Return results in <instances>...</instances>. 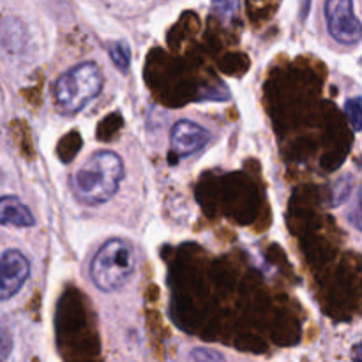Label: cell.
<instances>
[{
    "label": "cell",
    "instance_id": "1",
    "mask_svg": "<svg viewBox=\"0 0 362 362\" xmlns=\"http://www.w3.org/2000/svg\"><path fill=\"white\" fill-rule=\"evenodd\" d=\"M124 165L112 151L94 152L73 175V191L81 204L95 207L108 202L119 191Z\"/></svg>",
    "mask_w": 362,
    "mask_h": 362
},
{
    "label": "cell",
    "instance_id": "2",
    "mask_svg": "<svg viewBox=\"0 0 362 362\" xmlns=\"http://www.w3.org/2000/svg\"><path fill=\"white\" fill-rule=\"evenodd\" d=\"M103 73L94 62L74 66L53 85L55 105L64 113H78L87 108L103 90Z\"/></svg>",
    "mask_w": 362,
    "mask_h": 362
},
{
    "label": "cell",
    "instance_id": "3",
    "mask_svg": "<svg viewBox=\"0 0 362 362\" xmlns=\"http://www.w3.org/2000/svg\"><path fill=\"white\" fill-rule=\"evenodd\" d=\"M136 267V253L124 239H110L98 250L90 264V278L101 292L122 288Z\"/></svg>",
    "mask_w": 362,
    "mask_h": 362
},
{
    "label": "cell",
    "instance_id": "4",
    "mask_svg": "<svg viewBox=\"0 0 362 362\" xmlns=\"http://www.w3.org/2000/svg\"><path fill=\"white\" fill-rule=\"evenodd\" d=\"M327 30L339 45L354 46L362 41V23L354 13V0H325Z\"/></svg>",
    "mask_w": 362,
    "mask_h": 362
},
{
    "label": "cell",
    "instance_id": "5",
    "mask_svg": "<svg viewBox=\"0 0 362 362\" xmlns=\"http://www.w3.org/2000/svg\"><path fill=\"white\" fill-rule=\"evenodd\" d=\"M30 276V262L20 250L0 253V303L9 300L23 288Z\"/></svg>",
    "mask_w": 362,
    "mask_h": 362
},
{
    "label": "cell",
    "instance_id": "6",
    "mask_svg": "<svg viewBox=\"0 0 362 362\" xmlns=\"http://www.w3.org/2000/svg\"><path fill=\"white\" fill-rule=\"evenodd\" d=\"M209 140H211V133L193 120H179L170 134L172 151L180 158H187L202 151L209 144Z\"/></svg>",
    "mask_w": 362,
    "mask_h": 362
},
{
    "label": "cell",
    "instance_id": "7",
    "mask_svg": "<svg viewBox=\"0 0 362 362\" xmlns=\"http://www.w3.org/2000/svg\"><path fill=\"white\" fill-rule=\"evenodd\" d=\"M0 225L30 228L35 225V218L30 209L16 197H0Z\"/></svg>",
    "mask_w": 362,
    "mask_h": 362
},
{
    "label": "cell",
    "instance_id": "8",
    "mask_svg": "<svg viewBox=\"0 0 362 362\" xmlns=\"http://www.w3.org/2000/svg\"><path fill=\"white\" fill-rule=\"evenodd\" d=\"M110 57H112L113 64L119 67L120 71H127L129 69L131 64V48L126 41H115L110 45L108 48Z\"/></svg>",
    "mask_w": 362,
    "mask_h": 362
},
{
    "label": "cell",
    "instance_id": "9",
    "mask_svg": "<svg viewBox=\"0 0 362 362\" xmlns=\"http://www.w3.org/2000/svg\"><path fill=\"white\" fill-rule=\"evenodd\" d=\"M345 112L349 115L354 131L362 129V98H350L345 103Z\"/></svg>",
    "mask_w": 362,
    "mask_h": 362
},
{
    "label": "cell",
    "instance_id": "10",
    "mask_svg": "<svg viewBox=\"0 0 362 362\" xmlns=\"http://www.w3.org/2000/svg\"><path fill=\"white\" fill-rule=\"evenodd\" d=\"M352 189V177H343L336 182L334 193H332V205H341L349 198Z\"/></svg>",
    "mask_w": 362,
    "mask_h": 362
},
{
    "label": "cell",
    "instance_id": "11",
    "mask_svg": "<svg viewBox=\"0 0 362 362\" xmlns=\"http://www.w3.org/2000/svg\"><path fill=\"white\" fill-rule=\"evenodd\" d=\"M349 219L357 230H361L362 232V186L357 189L356 198H354L352 205H350Z\"/></svg>",
    "mask_w": 362,
    "mask_h": 362
},
{
    "label": "cell",
    "instance_id": "12",
    "mask_svg": "<svg viewBox=\"0 0 362 362\" xmlns=\"http://www.w3.org/2000/svg\"><path fill=\"white\" fill-rule=\"evenodd\" d=\"M191 359L193 362H226L221 354L211 349H194L191 352Z\"/></svg>",
    "mask_w": 362,
    "mask_h": 362
},
{
    "label": "cell",
    "instance_id": "13",
    "mask_svg": "<svg viewBox=\"0 0 362 362\" xmlns=\"http://www.w3.org/2000/svg\"><path fill=\"white\" fill-rule=\"evenodd\" d=\"M212 6L223 18H232L239 9V0H212Z\"/></svg>",
    "mask_w": 362,
    "mask_h": 362
},
{
    "label": "cell",
    "instance_id": "14",
    "mask_svg": "<svg viewBox=\"0 0 362 362\" xmlns=\"http://www.w3.org/2000/svg\"><path fill=\"white\" fill-rule=\"evenodd\" d=\"M9 350H11V338L7 334H0V361L6 359Z\"/></svg>",
    "mask_w": 362,
    "mask_h": 362
},
{
    "label": "cell",
    "instance_id": "15",
    "mask_svg": "<svg viewBox=\"0 0 362 362\" xmlns=\"http://www.w3.org/2000/svg\"><path fill=\"white\" fill-rule=\"evenodd\" d=\"M352 359L354 362H362V341L357 343L352 350Z\"/></svg>",
    "mask_w": 362,
    "mask_h": 362
}]
</instances>
